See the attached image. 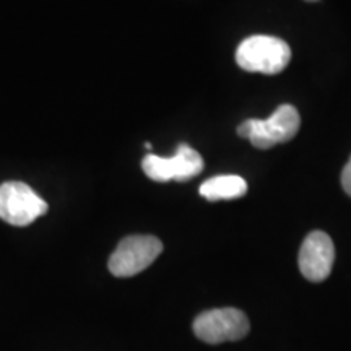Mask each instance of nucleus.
I'll use <instances>...</instances> for the list:
<instances>
[{"mask_svg":"<svg viewBox=\"0 0 351 351\" xmlns=\"http://www.w3.org/2000/svg\"><path fill=\"white\" fill-rule=\"evenodd\" d=\"M307 2H317V0H307Z\"/></svg>","mask_w":351,"mask_h":351,"instance_id":"nucleus-10","label":"nucleus"},{"mask_svg":"<svg viewBox=\"0 0 351 351\" xmlns=\"http://www.w3.org/2000/svg\"><path fill=\"white\" fill-rule=\"evenodd\" d=\"M249 328L247 315L234 307L205 311L194 320L195 337L210 345L238 341L247 335Z\"/></svg>","mask_w":351,"mask_h":351,"instance_id":"nucleus-3","label":"nucleus"},{"mask_svg":"<svg viewBox=\"0 0 351 351\" xmlns=\"http://www.w3.org/2000/svg\"><path fill=\"white\" fill-rule=\"evenodd\" d=\"M300 112L291 104L276 108L269 119H249L238 127L241 138H247L258 150H269L278 143H287L300 132Z\"/></svg>","mask_w":351,"mask_h":351,"instance_id":"nucleus-2","label":"nucleus"},{"mask_svg":"<svg viewBox=\"0 0 351 351\" xmlns=\"http://www.w3.org/2000/svg\"><path fill=\"white\" fill-rule=\"evenodd\" d=\"M341 186H343L345 192L351 197V158L348 160V163L341 171Z\"/></svg>","mask_w":351,"mask_h":351,"instance_id":"nucleus-9","label":"nucleus"},{"mask_svg":"<svg viewBox=\"0 0 351 351\" xmlns=\"http://www.w3.org/2000/svg\"><path fill=\"white\" fill-rule=\"evenodd\" d=\"M161 252L163 243L155 236H129L109 257V271L119 278L134 276L148 269Z\"/></svg>","mask_w":351,"mask_h":351,"instance_id":"nucleus-4","label":"nucleus"},{"mask_svg":"<svg viewBox=\"0 0 351 351\" xmlns=\"http://www.w3.org/2000/svg\"><path fill=\"white\" fill-rule=\"evenodd\" d=\"M47 212V204L28 184L20 181L0 186V219L13 226H28Z\"/></svg>","mask_w":351,"mask_h":351,"instance_id":"nucleus-5","label":"nucleus"},{"mask_svg":"<svg viewBox=\"0 0 351 351\" xmlns=\"http://www.w3.org/2000/svg\"><path fill=\"white\" fill-rule=\"evenodd\" d=\"M291 49L283 39L256 34L244 39L236 51V62L245 72L276 75L288 67Z\"/></svg>","mask_w":351,"mask_h":351,"instance_id":"nucleus-1","label":"nucleus"},{"mask_svg":"<svg viewBox=\"0 0 351 351\" xmlns=\"http://www.w3.org/2000/svg\"><path fill=\"white\" fill-rule=\"evenodd\" d=\"M333 261H335V247L330 236L324 231L309 232L298 256L300 270L304 278L314 283L327 280L332 271Z\"/></svg>","mask_w":351,"mask_h":351,"instance_id":"nucleus-7","label":"nucleus"},{"mask_svg":"<svg viewBox=\"0 0 351 351\" xmlns=\"http://www.w3.org/2000/svg\"><path fill=\"white\" fill-rule=\"evenodd\" d=\"M142 168L145 174L156 182L168 181H189L204 171V160L194 148L187 143H181L176 150V155L163 158L148 153L143 158Z\"/></svg>","mask_w":351,"mask_h":351,"instance_id":"nucleus-6","label":"nucleus"},{"mask_svg":"<svg viewBox=\"0 0 351 351\" xmlns=\"http://www.w3.org/2000/svg\"><path fill=\"white\" fill-rule=\"evenodd\" d=\"M200 195L210 202L239 199L247 192V182L241 176H215L200 186Z\"/></svg>","mask_w":351,"mask_h":351,"instance_id":"nucleus-8","label":"nucleus"}]
</instances>
